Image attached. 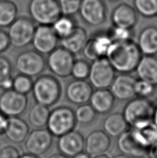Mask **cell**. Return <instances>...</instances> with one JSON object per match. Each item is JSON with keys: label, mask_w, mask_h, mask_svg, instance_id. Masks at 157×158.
I'll return each mask as SVG.
<instances>
[{"label": "cell", "mask_w": 157, "mask_h": 158, "mask_svg": "<svg viewBox=\"0 0 157 158\" xmlns=\"http://www.w3.org/2000/svg\"><path fill=\"white\" fill-rule=\"evenodd\" d=\"M142 53L134 40L114 42L109 47L106 58L120 74H130L135 71Z\"/></svg>", "instance_id": "6da1fadb"}, {"label": "cell", "mask_w": 157, "mask_h": 158, "mask_svg": "<svg viewBox=\"0 0 157 158\" xmlns=\"http://www.w3.org/2000/svg\"><path fill=\"white\" fill-rule=\"evenodd\" d=\"M33 94L36 103L46 107L54 105L60 99L62 87L57 78L51 75H42L33 83Z\"/></svg>", "instance_id": "7a4b0ae2"}, {"label": "cell", "mask_w": 157, "mask_h": 158, "mask_svg": "<svg viewBox=\"0 0 157 158\" xmlns=\"http://www.w3.org/2000/svg\"><path fill=\"white\" fill-rule=\"evenodd\" d=\"M29 18L38 25H51L62 15L58 0H29Z\"/></svg>", "instance_id": "3957f363"}, {"label": "cell", "mask_w": 157, "mask_h": 158, "mask_svg": "<svg viewBox=\"0 0 157 158\" xmlns=\"http://www.w3.org/2000/svg\"><path fill=\"white\" fill-rule=\"evenodd\" d=\"M35 23L29 17L18 16L8 27L10 45L21 49L31 43L35 31Z\"/></svg>", "instance_id": "277c9868"}, {"label": "cell", "mask_w": 157, "mask_h": 158, "mask_svg": "<svg viewBox=\"0 0 157 158\" xmlns=\"http://www.w3.org/2000/svg\"><path fill=\"white\" fill-rule=\"evenodd\" d=\"M76 123L75 113L67 106H60L50 112L47 129L53 136L60 137L74 130Z\"/></svg>", "instance_id": "5b68a950"}, {"label": "cell", "mask_w": 157, "mask_h": 158, "mask_svg": "<svg viewBox=\"0 0 157 158\" xmlns=\"http://www.w3.org/2000/svg\"><path fill=\"white\" fill-rule=\"evenodd\" d=\"M155 106L145 98H131L123 109V114L130 127L142 121L152 118Z\"/></svg>", "instance_id": "8992f818"}, {"label": "cell", "mask_w": 157, "mask_h": 158, "mask_svg": "<svg viewBox=\"0 0 157 158\" xmlns=\"http://www.w3.org/2000/svg\"><path fill=\"white\" fill-rule=\"evenodd\" d=\"M115 69L106 57L92 61L90 64L89 79L96 89H108L116 77Z\"/></svg>", "instance_id": "52a82bcc"}, {"label": "cell", "mask_w": 157, "mask_h": 158, "mask_svg": "<svg viewBox=\"0 0 157 158\" xmlns=\"http://www.w3.org/2000/svg\"><path fill=\"white\" fill-rule=\"evenodd\" d=\"M75 62L74 54L62 47H56L49 53L47 66L53 74L60 78H66L71 75Z\"/></svg>", "instance_id": "ba28073f"}, {"label": "cell", "mask_w": 157, "mask_h": 158, "mask_svg": "<svg viewBox=\"0 0 157 158\" xmlns=\"http://www.w3.org/2000/svg\"><path fill=\"white\" fill-rule=\"evenodd\" d=\"M46 66L44 58L35 50H26L19 53L15 60V67L21 74L36 77L42 72Z\"/></svg>", "instance_id": "9c48e42d"}, {"label": "cell", "mask_w": 157, "mask_h": 158, "mask_svg": "<svg viewBox=\"0 0 157 158\" xmlns=\"http://www.w3.org/2000/svg\"><path fill=\"white\" fill-rule=\"evenodd\" d=\"M28 104L26 95L13 89L6 90L0 96V112L8 117L20 116L26 110Z\"/></svg>", "instance_id": "30bf717a"}, {"label": "cell", "mask_w": 157, "mask_h": 158, "mask_svg": "<svg viewBox=\"0 0 157 158\" xmlns=\"http://www.w3.org/2000/svg\"><path fill=\"white\" fill-rule=\"evenodd\" d=\"M107 12V8L103 0H82L78 13L85 23L98 27L105 23Z\"/></svg>", "instance_id": "8fae6325"}, {"label": "cell", "mask_w": 157, "mask_h": 158, "mask_svg": "<svg viewBox=\"0 0 157 158\" xmlns=\"http://www.w3.org/2000/svg\"><path fill=\"white\" fill-rule=\"evenodd\" d=\"M113 42L107 31H100L88 38L82 52L87 59L94 61L96 59L106 57L109 47Z\"/></svg>", "instance_id": "7c38bea8"}, {"label": "cell", "mask_w": 157, "mask_h": 158, "mask_svg": "<svg viewBox=\"0 0 157 158\" xmlns=\"http://www.w3.org/2000/svg\"><path fill=\"white\" fill-rule=\"evenodd\" d=\"M59 40L51 26L38 25L35 28L31 43L36 52L41 54H49L58 47Z\"/></svg>", "instance_id": "4fadbf2b"}, {"label": "cell", "mask_w": 157, "mask_h": 158, "mask_svg": "<svg viewBox=\"0 0 157 158\" xmlns=\"http://www.w3.org/2000/svg\"><path fill=\"white\" fill-rule=\"evenodd\" d=\"M24 142L28 153L40 156L51 147L53 135L48 129L37 128L30 132Z\"/></svg>", "instance_id": "5bb4252c"}, {"label": "cell", "mask_w": 157, "mask_h": 158, "mask_svg": "<svg viewBox=\"0 0 157 158\" xmlns=\"http://www.w3.org/2000/svg\"><path fill=\"white\" fill-rule=\"evenodd\" d=\"M57 145L60 153L73 157L85 150V138L80 132L73 130L59 137Z\"/></svg>", "instance_id": "9a60e30c"}, {"label": "cell", "mask_w": 157, "mask_h": 158, "mask_svg": "<svg viewBox=\"0 0 157 158\" xmlns=\"http://www.w3.org/2000/svg\"><path fill=\"white\" fill-rule=\"evenodd\" d=\"M111 20L114 26L134 29L139 21L138 13L134 6L121 3L112 10Z\"/></svg>", "instance_id": "2e32d148"}, {"label": "cell", "mask_w": 157, "mask_h": 158, "mask_svg": "<svg viewBox=\"0 0 157 158\" xmlns=\"http://www.w3.org/2000/svg\"><path fill=\"white\" fill-rule=\"evenodd\" d=\"M136 79L130 74H120L115 77L110 86L114 97L119 101H130L135 97L134 85Z\"/></svg>", "instance_id": "e0dca14e"}, {"label": "cell", "mask_w": 157, "mask_h": 158, "mask_svg": "<svg viewBox=\"0 0 157 158\" xmlns=\"http://www.w3.org/2000/svg\"><path fill=\"white\" fill-rule=\"evenodd\" d=\"M93 92V87L88 82L75 79L67 85L65 94L69 102L80 106L89 101Z\"/></svg>", "instance_id": "ac0fdd59"}, {"label": "cell", "mask_w": 157, "mask_h": 158, "mask_svg": "<svg viewBox=\"0 0 157 158\" xmlns=\"http://www.w3.org/2000/svg\"><path fill=\"white\" fill-rule=\"evenodd\" d=\"M130 131L137 142L147 150L157 141V126L152 119L136 123L131 126Z\"/></svg>", "instance_id": "d6986e66"}, {"label": "cell", "mask_w": 157, "mask_h": 158, "mask_svg": "<svg viewBox=\"0 0 157 158\" xmlns=\"http://www.w3.org/2000/svg\"><path fill=\"white\" fill-rule=\"evenodd\" d=\"M110 146V137L101 130L92 131L85 139V152L91 156H96L106 153Z\"/></svg>", "instance_id": "ffe728a7"}, {"label": "cell", "mask_w": 157, "mask_h": 158, "mask_svg": "<svg viewBox=\"0 0 157 158\" xmlns=\"http://www.w3.org/2000/svg\"><path fill=\"white\" fill-rule=\"evenodd\" d=\"M117 146L122 154L133 158H142L147 155V149L140 144L130 130L118 137Z\"/></svg>", "instance_id": "44dd1931"}, {"label": "cell", "mask_w": 157, "mask_h": 158, "mask_svg": "<svg viewBox=\"0 0 157 158\" xmlns=\"http://www.w3.org/2000/svg\"><path fill=\"white\" fill-rule=\"evenodd\" d=\"M29 134V126L26 121L18 117H8V123L4 135L13 143H21Z\"/></svg>", "instance_id": "7402d4cb"}, {"label": "cell", "mask_w": 157, "mask_h": 158, "mask_svg": "<svg viewBox=\"0 0 157 158\" xmlns=\"http://www.w3.org/2000/svg\"><path fill=\"white\" fill-rule=\"evenodd\" d=\"M115 99L110 89H96L92 93L89 101L96 113L107 114L113 109Z\"/></svg>", "instance_id": "603a6c76"}, {"label": "cell", "mask_w": 157, "mask_h": 158, "mask_svg": "<svg viewBox=\"0 0 157 158\" xmlns=\"http://www.w3.org/2000/svg\"><path fill=\"white\" fill-rule=\"evenodd\" d=\"M135 71L139 79L157 86V57L156 56H142Z\"/></svg>", "instance_id": "cb8c5ba5"}, {"label": "cell", "mask_w": 157, "mask_h": 158, "mask_svg": "<svg viewBox=\"0 0 157 158\" xmlns=\"http://www.w3.org/2000/svg\"><path fill=\"white\" fill-rule=\"evenodd\" d=\"M138 46L142 54H157V27L147 26L143 29L138 38Z\"/></svg>", "instance_id": "d4e9b609"}, {"label": "cell", "mask_w": 157, "mask_h": 158, "mask_svg": "<svg viewBox=\"0 0 157 158\" xmlns=\"http://www.w3.org/2000/svg\"><path fill=\"white\" fill-rule=\"evenodd\" d=\"M87 40V31L83 27L77 26L71 34L60 39V44L61 47L71 52L73 54H77L82 52Z\"/></svg>", "instance_id": "484cf974"}, {"label": "cell", "mask_w": 157, "mask_h": 158, "mask_svg": "<svg viewBox=\"0 0 157 158\" xmlns=\"http://www.w3.org/2000/svg\"><path fill=\"white\" fill-rule=\"evenodd\" d=\"M128 124L123 113L114 112L106 117L103 122V131L110 137H119L127 130Z\"/></svg>", "instance_id": "4316f807"}, {"label": "cell", "mask_w": 157, "mask_h": 158, "mask_svg": "<svg viewBox=\"0 0 157 158\" xmlns=\"http://www.w3.org/2000/svg\"><path fill=\"white\" fill-rule=\"evenodd\" d=\"M18 17V7L11 0H0V28H8Z\"/></svg>", "instance_id": "83f0119b"}, {"label": "cell", "mask_w": 157, "mask_h": 158, "mask_svg": "<svg viewBox=\"0 0 157 158\" xmlns=\"http://www.w3.org/2000/svg\"><path fill=\"white\" fill-rule=\"evenodd\" d=\"M49 114L50 111L48 107L36 103L30 108L28 118L30 125L34 128H43L46 126Z\"/></svg>", "instance_id": "f1b7e54d"}, {"label": "cell", "mask_w": 157, "mask_h": 158, "mask_svg": "<svg viewBox=\"0 0 157 158\" xmlns=\"http://www.w3.org/2000/svg\"><path fill=\"white\" fill-rule=\"evenodd\" d=\"M78 26L74 16L62 15L51 27L59 39H62L71 34Z\"/></svg>", "instance_id": "f546056e"}, {"label": "cell", "mask_w": 157, "mask_h": 158, "mask_svg": "<svg viewBox=\"0 0 157 158\" xmlns=\"http://www.w3.org/2000/svg\"><path fill=\"white\" fill-rule=\"evenodd\" d=\"M13 81L12 65L10 60L0 56V87L6 90L12 89Z\"/></svg>", "instance_id": "4dcf8cb0"}, {"label": "cell", "mask_w": 157, "mask_h": 158, "mask_svg": "<svg viewBox=\"0 0 157 158\" xmlns=\"http://www.w3.org/2000/svg\"><path fill=\"white\" fill-rule=\"evenodd\" d=\"M134 8L139 15L152 18L156 16L157 0H133Z\"/></svg>", "instance_id": "1f68e13d"}, {"label": "cell", "mask_w": 157, "mask_h": 158, "mask_svg": "<svg viewBox=\"0 0 157 158\" xmlns=\"http://www.w3.org/2000/svg\"><path fill=\"white\" fill-rule=\"evenodd\" d=\"M76 122L81 124H89L93 122L96 116V112L89 104H83L74 111Z\"/></svg>", "instance_id": "d6a6232c"}, {"label": "cell", "mask_w": 157, "mask_h": 158, "mask_svg": "<svg viewBox=\"0 0 157 158\" xmlns=\"http://www.w3.org/2000/svg\"><path fill=\"white\" fill-rule=\"evenodd\" d=\"M107 32L110 35L113 42H125L133 40L134 31V29H127L112 25Z\"/></svg>", "instance_id": "836d02e7"}, {"label": "cell", "mask_w": 157, "mask_h": 158, "mask_svg": "<svg viewBox=\"0 0 157 158\" xmlns=\"http://www.w3.org/2000/svg\"><path fill=\"white\" fill-rule=\"evenodd\" d=\"M33 83L31 78L24 74H19L13 78L12 89L23 94H27L32 91Z\"/></svg>", "instance_id": "e575fe53"}, {"label": "cell", "mask_w": 157, "mask_h": 158, "mask_svg": "<svg viewBox=\"0 0 157 158\" xmlns=\"http://www.w3.org/2000/svg\"><path fill=\"white\" fill-rule=\"evenodd\" d=\"M90 64L85 60H75L71 70V76L75 79L85 80L89 77Z\"/></svg>", "instance_id": "d590c367"}, {"label": "cell", "mask_w": 157, "mask_h": 158, "mask_svg": "<svg viewBox=\"0 0 157 158\" xmlns=\"http://www.w3.org/2000/svg\"><path fill=\"white\" fill-rule=\"evenodd\" d=\"M156 86L148 82L139 79L136 81L134 85V91L137 97L147 98L155 94Z\"/></svg>", "instance_id": "8d00e7d4"}, {"label": "cell", "mask_w": 157, "mask_h": 158, "mask_svg": "<svg viewBox=\"0 0 157 158\" xmlns=\"http://www.w3.org/2000/svg\"><path fill=\"white\" fill-rule=\"evenodd\" d=\"M82 0H58L62 15L74 16L79 12Z\"/></svg>", "instance_id": "74e56055"}, {"label": "cell", "mask_w": 157, "mask_h": 158, "mask_svg": "<svg viewBox=\"0 0 157 158\" xmlns=\"http://www.w3.org/2000/svg\"><path fill=\"white\" fill-rule=\"evenodd\" d=\"M18 149L13 146H6L0 150V158H19Z\"/></svg>", "instance_id": "f35d334b"}, {"label": "cell", "mask_w": 157, "mask_h": 158, "mask_svg": "<svg viewBox=\"0 0 157 158\" xmlns=\"http://www.w3.org/2000/svg\"><path fill=\"white\" fill-rule=\"evenodd\" d=\"M10 46V41L8 33L0 28V53L6 51Z\"/></svg>", "instance_id": "ab89813d"}, {"label": "cell", "mask_w": 157, "mask_h": 158, "mask_svg": "<svg viewBox=\"0 0 157 158\" xmlns=\"http://www.w3.org/2000/svg\"><path fill=\"white\" fill-rule=\"evenodd\" d=\"M8 117L0 112V135H4L7 128Z\"/></svg>", "instance_id": "60d3db41"}, {"label": "cell", "mask_w": 157, "mask_h": 158, "mask_svg": "<svg viewBox=\"0 0 157 158\" xmlns=\"http://www.w3.org/2000/svg\"><path fill=\"white\" fill-rule=\"evenodd\" d=\"M147 156L148 158H157V141L148 148Z\"/></svg>", "instance_id": "b9f144b4"}, {"label": "cell", "mask_w": 157, "mask_h": 158, "mask_svg": "<svg viewBox=\"0 0 157 158\" xmlns=\"http://www.w3.org/2000/svg\"><path fill=\"white\" fill-rule=\"evenodd\" d=\"M73 158H91L90 155H89L86 152H81V153L77 154L76 156L73 157Z\"/></svg>", "instance_id": "7bdbcfd3"}, {"label": "cell", "mask_w": 157, "mask_h": 158, "mask_svg": "<svg viewBox=\"0 0 157 158\" xmlns=\"http://www.w3.org/2000/svg\"><path fill=\"white\" fill-rule=\"evenodd\" d=\"M48 158H70V157L64 156V155L62 153H58V154H53L52 156H49Z\"/></svg>", "instance_id": "ee69618b"}, {"label": "cell", "mask_w": 157, "mask_h": 158, "mask_svg": "<svg viewBox=\"0 0 157 158\" xmlns=\"http://www.w3.org/2000/svg\"><path fill=\"white\" fill-rule=\"evenodd\" d=\"M152 119L154 121V123H155L157 126V106H155V110H154V113H153V116H152Z\"/></svg>", "instance_id": "f6af8a7d"}, {"label": "cell", "mask_w": 157, "mask_h": 158, "mask_svg": "<svg viewBox=\"0 0 157 158\" xmlns=\"http://www.w3.org/2000/svg\"><path fill=\"white\" fill-rule=\"evenodd\" d=\"M19 158H40V157H39V156H34V155H32L30 153H26V154L22 155V156H21Z\"/></svg>", "instance_id": "bcb514c9"}, {"label": "cell", "mask_w": 157, "mask_h": 158, "mask_svg": "<svg viewBox=\"0 0 157 158\" xmlns=\"http://www.w3.org/2000/svg\"><path fill=\"white\" fill-rule=\"evenodd\" d=\"M112 158H133V157L127 156H126V155H124V154H120V155H117V156H114Z\"/></svg>", "instance_id": "7dc6e473"}, {"label": "cell", "mask_w": 157, "mask_h": 158, "mask_svg": "<svg viewBox=\"0 0 157 158\" xmlns=\"http://www.w3.org/2000/svg\"><path fill=\"white\" fill-rule=\"evenodd\" d=\"M94 158H109V157L107 156V155L103 153V154L98 155V156H94Z\"/></svg>", "instance_id": "c3c4849f"}, {"label": "cell", "mask_w": 157, "mask_h": 158, "mask_svg": "<svg viewBox=\"0 0 157 158\" xmlns=\"http://www.w3.org/2000/svg\"><path fill=\"white\" fill-rule=\"evenodd\" d=\"M109 2H119L120 0H108Z\"/></svg>", "instance_id": "681fc988"}, {"label": "cell", "mask_w": 157, "mask_h": 158, "mask_svg": "<svg viewBox=\"0 0 157 158\" xmlns=\"http://www.w3.org/2000/svg\"><path fill=\"white\" fill-rule=\"evenodd\" d=\"M156 17H157V14H156Z\"/></svg>", "instance_id": "f907efd6"}]
</instances>
